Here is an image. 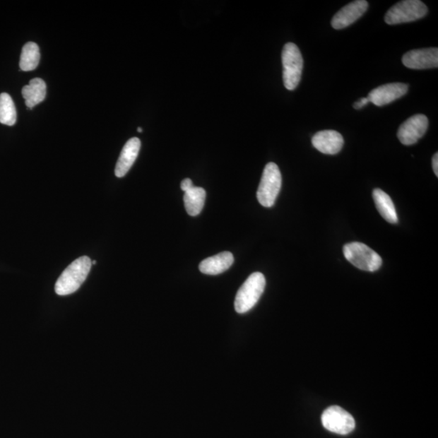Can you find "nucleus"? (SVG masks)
Listing matches in <instances>:
<instances>
[{"label": "nucleus", "mask_w": 438, "mask_h": 438, "mask_svg": "<svg viewBox=\"0 0 438 438\" xmlns=\"http://www.w3.org/2000/svg\"><path fill=\"white\" fill-rule=\"evenodd\" d=\"M361 104H362V105L365 107V105H367V104H368L369 102V98L368 97H363V98H360V100Z\"/></svg>", "instance_id": "5701e85b"}, {"label": "nucleus", "mask_w": 438, "mask_h": 438, "mask_svg": "<svg viewBox=\"0 0 438 438\" xmlns=\"http://www.w3.org/2000/svg\"><path fill=\"white\" fill-rule=\"evenodd\" d=\"M40 47L35 42H27L22 48L20 59V69L25 72L35 70L40 61Z\"/></svg>", "instance_id": "a211bd4d"}, {"label": "nucleus", "mask_w": 438, "mask_h": 438, "mask_svg": "<svg viewBox=\"0 0 438 438\" xmlns=\"http://www.w3.org/2000/svg\"><path fill=\"white\" fill-rule=\"evenodd\" d=\"M194 187V185L190 179L187 178L183 180L182 183V189L184 191V193L186 191H188Z\"/></svg>", "instance_id": "aec40b11"}, {"label": "nucleus", "mask_w": 438, "mask_h": 438, "mask_svg": "<svg viewBox=\"0 0 438 438\" xmlns=\"http://www.w3.org/2000/svg\"><path fill=\"white\" fill-rule=\"evenodd\" d=\"M321 422L326 430L341 435L350 434L355 427L353 416L338 406L328 408L321 415Z\"/></svg>", "instance_id": "0eeeda50"}, {"label": "nucleus", "mask_w": 438, "mask_h": 438, "mask_svg": "<svg viewBox=\"0 0 438 438\" xmlns=\"http://www.w3.org/2000/svg\"><path fill=\"white\" fill-rule=\"evenodd\" d=\"M138 131H139V133H142V131H143V130H142V129H141V128H138Z\"/></svg>", "instance_id": "b1692460"}, {"label": "nucleus", "mask_w": 438, "mask_h": 438, "mask_svg": "<svg viewBox=\"0 0 438 438\" xmlns=\"http://www.w3.org/2000/svg\"><path fill=\"white\" fill-rule=\"evenodd\" d=\"M312 144L325 155H336L344 145L343 136L333 130H324L316 133L312 138Z\"/></svg>", "instance_id": "f8f14e48"}, {"label": "nucleus", "mask_w": 438, "mask_h": 438, "mask_svg": "<svg viewBox=\"0 0 438 438\" xmlns=\"http://www.w3.org/2000/svg\"><path fill=\"white\" fill-rule=\"evenodd\" d=\"M16 122V110L12 97L7 93L0 95V123L13 126Z\"/></svg>", "instance_id": "6ab92c4d"}, {"label": "nucleus", "mask_w": 438, "mask_h": 438, "mask_svg": "<svg viewBox=\"0 0 438 438\" xmlns=\"http://www.w3.org/2000/svg\"><path fill=\"white\" fill-rule=\"evenodd\" d=\"M432 169H434V172L436 174V177H438V153H436L434 158H432Z\"/></svg>", "instance_id": "412c9836"}, {"label": "nucleus", "mask_w": 438, "mask_h": 438, "mask_svg": "<svg viewBox=\"0 0 438 438\" xmlns=\"http://www.w3.org/2000/svg\"><path fill=\"white\" fill-rule=\"evenodd\" d=\"M372 197H374L376 208L381 217L391 224L398 223L397 212L391 196L386 194L384 191L376 189L372 191Z\"/></svg>", "instance_id": "dca6fc26"}, {"label": "nucleus", "mask_w": 438, "mask_h": 438, "mask_svg": "<svg viewBox=\"0 0 438 438\" xmlns=\"http://www.w3.org/2000/svg\"><path fill=\"white\" fill-rule=\"evenodd\" d=\"M266 284V278L263 273L260 272L251 273L239 289L235 297V311L238 314H243L253 309L264 292Z\"/></svg>", "instance_id": "f03ea898"}, {"label": "nucleus", "mask_w": 438, "mask_h": 438, "mask_svg": "<svg viewBox=\"0 0 438 438\" xmlns=\"http://www.w3.org/2000/svg\"><path fill=\"white\" fill-rule=\"evenodd\" d=\"M368 8L369 4L365 0H357L348 4L333 16L331 21L333 28L336 30L347 28L360 19Z\"/></svg>", "instance_id": "9d476101"}, {"label": "nucleus", "mask_w": 438, "mask_h": 438, "mask_svg": "<svg viewBox=\"0 0 438 438\" xmlns=\"http://www.w3.org/2000/svg\"><path fill=\"white\" fill-rule=\"evenodd\" d=\"M96 263H97V261H92V265H95V264H96Z\"/></svg>", "instance_id": "393cba45"}, {"label": "nucleus", "mask_w": 438, "mask_h": 438, "mask_svg": "<svg viewBox=\"0 0 438 438\" xmlns=\"http://www.w3.org/2000/svg\"><path fill=\"white\" fill-rule=\"evenodd\" d=\"M89 256H81L70 264L58 278L54 290L59 295H68L78 291L91 270Z\"/></svg>", "instance_id": "f257e3e1"}, {"label": "nucleus", "mask_w": 438, "mask_h": 438, "mask_svg": "<svg viewBox=\"0 0 438 438\" xmlns=\"http://www.w3.org/2000/svg\"><path fill=\"white\" fill-rule=\"evenodd\" d=\"M234 256L230 251H223V253L202 261L199 265L201 273L208 276H218L225 272L232 266Z\"/></svg>", "instance_id": "4468645a"}, {"label": "nucleus", "mask_w": 438, "mask_h": 438, "mask_svg": "<svg viewBox=\"0 0 438 438\" xmlns=\"http://www.w3.org/2000/svg\"><path fill=\"white\" fill-rule=\"evenodd\" d=\"M428 128V118L422 114H415L398 129V138L404 146L414 145L422 138Z\"/></svg>", "instance_id": "6e6552de"}, {"label": "nucleus", "mask_w": 438, "mask_h": 438, "mask_svg": "<svg viewBox=\"0 0 438 438\" xmlns=\"http://www.w3.org/2000/svg\"><path fill=\"white\" fill-rule=\"evenodd\" d=\"M282 62L284 86L288 90H294L300 84L304 66L302 54L295 44L288 42L284 46Z\"/></svg>", "instance_id": "7ed1b4c3"}, {"label": "nucleus", "mask_w": 438, "mask_h": 438, "mask_svg": "<svg viewBox=\"0 0 438 438\" xmlns=\"http://www.w3.org/2000/svg\"><path fill=\"white\" fill-rule=\"evenodd\" d=\"M428 13V8L420 0H404L389 9L385 16L388 25L408 23L423 18Z\"/></svg>", "instance_id": "423d86ee"}, {"label": "nucleus", "mask_w": 438, "mask_h": 438, "mask_svg": "<svg viewBox=\"0 0 438 438\" xmlns=\"http://www.w3.org/2000/svg\"><path fill=\"white\" fill-rule=\"evenodd\" d=\"M141 149V141L138 138H131L123 148L117 163L116 175L122 178L127 174L135 162Z\"/></svg>", "instance_id": "ddd939ff"}, {"label": "nucleus", "mask_w": 438, "mask_h": 438, "mask_svg": "<svg viewBox=\"0 0 438 438\" xmlns=\"http://www.w3.org/2000/svg\"><path fill=\"white\" fill-rule=\"evenodd\" d=\"M282 186L280 170L276 163L270 162L263 171L256 197L259 203L264 207L270 208L276 203Z\"/></svg>", "instance_id": "39448f33"}, {"label": "nucleus", "mask_w": 438, "mask_h": 438, "mask_svg": "<svg viewBox=\"0 0 438 438\" xmlns=\"http://www.w3.org/2000/svg\"><path fill=\"white\" fill-rule=\"evenodd\" d=\"M403 64L410 69H429L437 68L438 49L425 48L410 51L402 59Z\"/></svg>", "instance_id": "1a4fd4ad"}, {"label": "nucleus", "mask_w": 438, "mask_h": 438, "mask_svg": "<svg viewBox=\"0 0 438 438\" xmlns=\"http://www.w3.org/2000/svg\"><path fill=\"white\" fill-rule=\"evenodd\" d=\"M408 85L404 83L383 85L372 90L368 97L370 102L377 107H382L398 100L407 94Z\"/></svg>", "instance_id": "9b49d317"}, {"label": "nucleus", "mask_w": 438, "mask_h": 438, "mask_svg": "<svg viewBox=\"0 0 438 438\" xmlns=\"http://www.w3.org/2000/svg\"><path fill=\"white\" fill-rule=\"evenodd\" d=\"M343 255L350 264L361 271L374 272L382 265L381 257L362 243L347 244L343 247Z\"/></svg>", "instance_id": "20e7f679"}, {"label": "nucleus", "mask_w": 438, "mask_h": 438, "mask_svg": "<svg viewBox=\"0 0 438 438\" xmlns=\"http://www.w3.org/2000/svg\"><path fill=\"white\" fill-rule=\"evenodd\" d=\"M353 107H354L355 109H357V110H359V109H361V108L364 107V106L362 105V104H361L360 100L355 102L354 103V106Z\"/></svg>", "instance_id": "4be33fe9"}, {"label": "nucleus", "mask_w": 438, "mask_h": 438, "mask_svg": "<svg viewBox=\"0 0 438 438\" xmlns=\"http://www.w3.org/2000/svg\"><path fill=\"white\" fill-rule=\"evenodd\" d=\"M206 191L203 188L194 187L186 191L184 196L185 210L190 216L200 215L205 206Z\"/></svg>", "instance_id": "f3484780"}, {"label": "nucleus", "mask_w": 438, "mask_h": 438, "mask_svg": "<svg viewBox=\"0 0 438 438\" xmlns=\"http://www.w3.org/2000/svg\"><path fill=\"white\" fill-rule=\"evenodd\" d=\"M47 85L41 78H35L30 84L22 88V96L25 98L27 109H32L45 100Z\"/></svg>", "instance_id": "2eb2a0df"}]
</instances>
